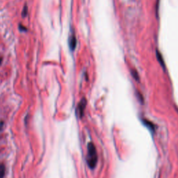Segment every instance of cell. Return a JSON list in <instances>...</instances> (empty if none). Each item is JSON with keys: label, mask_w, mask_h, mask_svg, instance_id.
<instances>
[{"label": "cell", "mask_w": 178, "mask_h": 178, "mask_svg": "<svg viewBox=\"0 0 178 178\" xmlns=\"http://www.w3.org/2000/svg\"><path fill=\"white\" fill-rule=\"evenodd\" d=\"M98 153L93 143L90 142L87 145L86 162L90 169H94L98 164Z\"/></svg>", "instance_id": "obj_1"}, {"label": "cell", "mask_w": 178, "mask_h": 178, "mask_svg": "<svg viewBox=\"0 0 178 178\" xmlns=\"http://www.w3.org/2000/svg\"><path fill=\"white\" fill-rule=\"evenodd\" d=\"M86 99H82V100L80 102L79 106H78V113H79V118H82L84 115V110H85V108H86Z\"/></svg>", "instance_id": "obj_2"}, {"label": "cell", "mask_w": 178, "mask_h": 178, "mask_svg": "<svg viewBox=\"0 0 178 178\" xmlns=\"http://www.w3.org/2000/svg\"><path fill=\"white\" fill-rule=\"evenodd\" d=\"M76 43H77V40H76L75 36L74 35L71 36L70 39V47L72 50H73V49H74V48H75Z\"/></svg>", "instance_id": "obj_3"}, {"label": "cell", "mask_w": 178, "mask_h": 178, "mask_svg": "<svg viewBox=\"0 0 178 178\" xmlns=\"http://www.w3.org/2000/svg\"><path fill=\"white\" fill-rule=\"evenodd\" d=\"M6 168L4 164H0V178H4L5 175Z\"/></svg>", "instance_id": "obj_4"}, {"label": "cell", "mask_w": 178, "mask_h": 178, "mask_svg": "<svg viewBox=\"0 0 178 178\" xmlns=\"http://www.w3.org/2000/svg\"><path fill=\"white\" fill-rule=\"evenodd\" d=\"M4 128V122L0 121V131H2Z\"/></svg>", "instance_id": "obj_5"}]
</instances>
